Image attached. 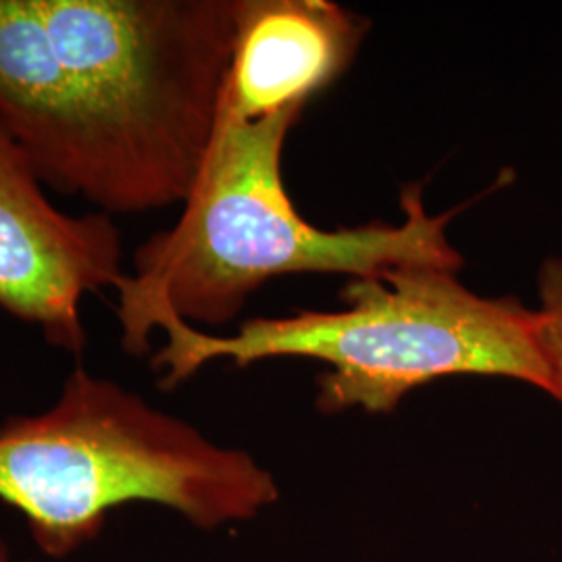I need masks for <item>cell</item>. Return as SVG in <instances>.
<instances>
[{"mask_svg":"<svg viewBox=\"0 0 562 562\" xmlns=\"http://www.w3.org/2000/svg\"><path fill=\"white\" fill-rule=\"evenodd\" d=\"M304 109L259 121L223 106L199 180L169 229L142 241L115 290L121 348L148 355L161 315L225 327L265 283L290 276L373 278L396 267L461 271L448 238L461 209L431 215L423 183L401 192L398 223L325 229L304 220L283 181V148Z\"/></svg>","mask_w":562,"mask_h":562,"instance_id":"1","label":"cell"},{"mask_svg":"<svg viewBox=\"0 0 562 562\" xmlns=\"http://www.w3.org/2000/svg\"><path fill=\"white\" fill-rule=\"evenodd\" d=\"M340 302L336 311L248 319L236 334L161 315L155 331L165 334V344L150 367L162 390H173L223 359L238 367L322 361L323 413H392L417 387L462 375L515 380L559 401L540 313L515 296H482L459 271L413 265L346 281Z\"/></svg>","mask_w":562,"mask_h":562,"instance_id":"2","label":"cell"},{"mask_svg":"<svg viewBox=\"0 0 562 562\" xmlns=\"http://www.w3.org/2000/svg\"><path fill=\"white\" fill-rule=\"evenodd\" d=\"M278 498L276 477L252 454L83 364L46 411L0 423V501L53 559L94 542L125 504H159L217 529L255 519Z\"/></svg>","mask_w":562,"mask_h":562,"instance_id":"3","label":"cell"},{"mask_svg":"<svg viewBox=\"0 0 562 562\" xmlns=\"http://www.w3.org/2000/svg\"><path fill=\"white\" fill-rule=\"evenodd\" d=\"M120 215L183 204L222 120L240 0H36Z\"/></svg>","mask_w":562,"mask_h":562,"instance_id":"4","label":"cell"},{"mask_svg":"<svg viewBox=\"0 0 562 562\" xmlns=\"http://www.w3.org/2000/svg\"><path fill=\"white\" fill-rule=\"evenodd\" d=\"M123 278V240L113 217L59 209L0 125V311L38 327L50 346L81 355L88 346L86 296L117 290Z\"/></svg>","mask_w":562,"mask_h":562,"instance_id":"5","label":"cell"},{"mask_svg":"<svg viewBox=\"0 0 562 562\" xmlns=\"http://www.w3.org/2000/svg\"><path fill=\"white\" fill-rule=\"evenodd\" d=\"M0 125L23 148L46 188L80 196L109 217L120 215L113 167L36 0H0Z\"/></svg>","mask_w":562,"mask_h":562,"instance_id":"6","label":"cell"},{"mask_svg":"<svg viewBox=\"0 0 562 562\" xmlns=\"http://www.w3.org/2000/svg\"><path fill=\"white\" fill-rule=\"evenodd\" d=\"M367 32L331 0H240L225 111L259 121L306 109L348 71Z\"/></svg>","mask_w":562,"mask_h":562,"instance_id":"7","label":"cell"},{"mask_svg":"<svg viewBox=\"0 0 562 562\" xmlns=\"http://www.w3.org/2000/svg\"><path fill=\"white\" fill-rule=\"evenodd\" d=\"M536 288L543 348L557 378L559 402H562V257L554 255L543 259L536 276Z\"/></svg>","mask_w":562,"mask_h":562,"instance_id":"8","label":"cell"},{"mask_svg":"<svg viewBox=\"0 0 562 562\" xmlns=\"http://www.w3.org/2000/svg\"><path fill=\"white\" fill-rule=\"evenodd\" d=\"M0 562H32V561H23V559H18L15 554H13V550H11V546L7 542V538L0 533Z\"/></svg>","mask_w":562,"mask_h":562,"instance_id":"9","label":"cell"}]
</instances>
